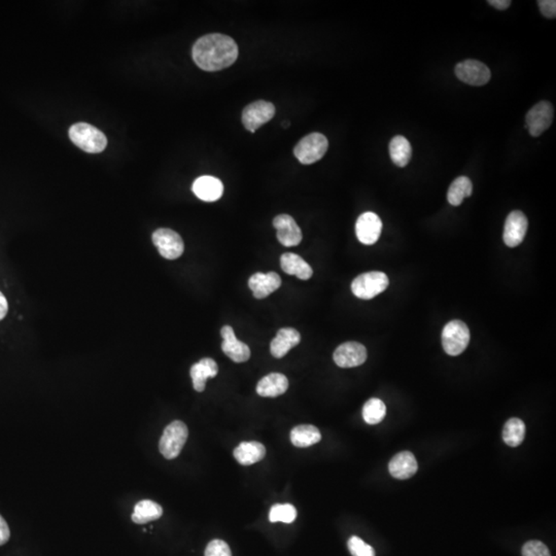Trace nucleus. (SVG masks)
Here are the masks:
<instances>
[{"instance_id":"obj_22","label":"nucleus","mask_w":556,"mask_h":556,"mask_svg":"<svg viewBox=\"0 0 556 556\" xmlns=\"http://www.w3.org/2000/svg\"><path fill=\"white\" fill-rule=\"evenodd\" d=\"M289 388L287 376L280 373H271L260 380L257 386L259 396L276 397L285 394Z\"/></svg>"},{"instance_id":"obj_14","label":"nucleus","mask_w":556,"mask_h":556,"mask_svg":"<svg viewBox=\"0 0 556 556\" xmlns=\"http://www.w3.org/2000/svg\"><path fill=\"white\" fill-rule=\"evenodd\" d=\"M528 222L523 213L514 210L507 217L504 228L505 244L509 247H517L523 241L528 231Z\"/></svg>"},{"instance_id":"obj_35","label":"nucleus","mask_w":556,"mask_h":556,"mask_svg":"<svg viewBox=\"0 0 556 556\" xmlns=\"http://www.w3.org/2000/svg\"><path fill=\"white\" fill-rule=\"evenodd\" d=\"M10 530L4 518L0 515V546L10 540Z\"/></svg>"},{"instance_id":"obj_2","label":"nucleus","mask_w":556,"mask_h":556,"mask_svg":"<svg viewBox=\"0 0 556 556\" xmlns=\"http://www.w3.org/2000/svg\"><path fill=\"white\" fill-rule=\"evenodd\" d=\"M69 138L82 151L98 154L105 151L107 138L96 127L87 123H78L69 128Z\"/></svg>"},{"instance_id":"obj_31","label":"nucleus","mask_w":556,"mask_h":556,"mask_svg":"<svg viewBox=\"0 0 556 556\" xmlns=\"http://www.w3.org/2000/svg\"><path fill=\"white\" fill-rule=\"evenodd\" d=\"M348 546L352 556H375L373 547L366 544L359 537L352 536L348 540Z\"/></svg>"},{"instance_id":"obj_12","label":"nucleus","mask_w":556,"mask_h":556,"mask_svg":"<svg viewBox=\"0 0 556 556\" xmlns=\"http://www.w3.org/2000/svg\"><path fill=\"white\" fill-rule=\"evenodd\" d=\"M382 230V222L376 213L368 211L359 215L356 224V233L359 242L372 245L377 242Z\"/></svg>"},{"instance_id":"obj_32","label":"nucleus","mask_w":556,"mask_h":556,"mask_svg":"<svg viewBox=\"0 0 556 556\" xmlns=\"http://www.w3.org/2000/svg\"><path fill=\"white\" fill-rule=\"evenodd\" d=\"M522 556H551L546 545L540 541H530L522 547Z\"/></svg>"},{"instance_id":"obj_24","label":"nucleus","mask_w":556,"mask_h":556,"mask_svg":"<svg viewBox=\"0 0 556 556\" xmlns=\"http://www.w3.org/2000/svg\"><path fill=\"white\" fill-rule=\"evenodd\" d=\"M321 440L319 429L310 424L295 427L291 432V441L296 447H310Z\"/></svg>"},{"instance_id":"obj_23","label":"nucleus","mask_w":556,"mask_h":556,"mask_svg":"<svg viewBox=\"0 0 556 556\" xmlns=\"http://www.w3.org/2000/svg\"><path fill=\"white\" fill-rule=\"evenodd\" d=\"M266 448L259 442H242L234 450V458L242 466H251L263 460Z\"/></svg>"},{"instance_id":"obj_8","label":"nucleus","mask_w":556,"mask_h":556,"mask_svg":"<svg viewBox=\"0 0 556 556\" xmlns=\"http://www.w3.org/2000/svg\"><path fill=\"white\" fill-rule=\"evenodd\" d=\"M555 117L553 105L548 101H540L526 114V124L528 132L534 137L540 136L551 126Z\"/></svg>"},{"instance_id":"obj_11","label":"nucleus","mask_w":556,"mask_h":556,"mask_svg":"<svg viewBox=\"0 0 556 556\" xmlns=\"http://www.w3.org/2000/svg\"><path fill=\"white\" fill-rule=\"evenodd\" d=\"M333 358L340 368L358 367L367 359V350L359 342H346L336 348Z\"/></svg>"},{"instance_id":"obj_33","label":"nucleus","mask_w":556,"mask_h":556,"mask_svg":"<svg viewBox=\"0 0 556 556\" xmlns=\"http://www.w3.org/2000/svg\"><path fill=\"white\" fill-rule=\"evenodd\" d=\"M205 556H232L231 549L227 543L222 540H213L205 549Z\"/></svg>"},{"instance_id":"obj_13","label":"nucleus","mask_w":556,"mask_h":556,"mask_svg":"<svg viewBox=\"0 0 556 556\" xmlns=\"http://www.w3.org/2000/svg\"><path fill=\"white\" fill-rule=\"evenodd\" d=\"M273 227L278 231L276 237L283 246H297L303 239L301 229L291 215H279L276 217Z\"/></svg>"},{"instance_id":"obj_5","label":"nucleus","mask_w":556,"mask_h":556,"mask_svg":"<svg viewBox=\"0 0 556 556\" xmlns=\"http://www.w3.org/2000/svg\"><path fill=\"white\" fill-rule=\"evenodd\" d=\"M329 141L321 133H312L301 139L294 149V155L300 163L314 164L321 160L327 153Z\"/></svg>"},{"instance_id":"obj_25","label":"nucleus","mask_w":556,"mask_h":556,"mask_svg":"<svg viewBox=\"0 0 556 556\" xmlns=\"http://www.w3.org/2000/svg\"><path fill=\"white\" fill-rule=\"evenodd\" d=\"M162 515L163 509L159 504L151 500H143L135 505L132 520L137 524H145L159 519Z\"/></svg>"},{"instance_id":"obj_37","label":"nucleus","mask_w":556,"mask_h":556,"mask_svg":"<svg viewBox=\"0 0 556 556\" xmlns=\"http://www.w3.org/2000/svg\"><path fill=\"white\" fill-rule=\"evenodd\" d=\"M8 312V303L6 296L0 292V321L6 318Z\"/></svg>"},{"instance_id":"obj_15","label":"nucleus","mask_w":556,"mask_h":556,"mask_svg":"<svg viewBox=\"0 0 556 556\" xmlns=\"http://www.w3.org/2000/svg\"><path fill=\"white\" fill-rule=\"evenodd\" d=\"M223 337L222 350L226 356L229 357L235 363H244L251 358V350L246 344L239 341L234 333L233 328L225 325L221 330Z\"/></svg>"},{"instance_id":"obj_18","label":"nucleus","mask_w":556,"mask_h":556,"mask_svg":"<svg viewBox=\"0 0 556 556\" xmlns=\"http://www.w3.org/2000/svg\"><path fill=\"white\" fill-rule=\"evenodd\" d=\"M192 190L200 200L215 202L223 196L224 186L217 177L204 175L194 181Z\"/></svg>"},{"instance_id":"obj_28","label":"nucleus","mask_w":556,"mask_h":556,"mask_svg":"<svg viewBox=\"0 0 556 556\" xmlns=\"http://www.w3.org/2000/svg\"><path fill=\"white\" fill-rule=\"evenodd\" d=\"M526 436V424L519 418H511L505 424L503 439L507 445L517 447L522 443Z\"/></svg>"},{"instance_id":"obj_26","label":"nucleus","mask_w":556,"mask_h":556,"mask_svg":"<svg viewBox=\"0 0 556 556\" xmlns=\"http://www.w3.org/2000/svg\"><path fill=\"white\" fill-rule=\"evenodd\" d=\"M390 155L393 163L397 167L407 166L412 156L409 141L401 135H397L390 143Z\"/></svg>"},{"instance_id":"obj_27","label":"nucleus","mask_w":556,"mask_h":556,"mask_svg":"<svg viewBox=\"0 0 556 556\" xmlns=\"http://www.w3.org/2000/svg\"><path fill=\"white\" fill-rule=\"evenodd\" d=\"M473 185L470 179L467 177H460L454 179V183L450 185L447 193V200L454 206H458L462 204L465 198L470 197L472 195Z\"/></svg>"},{"instance_id":"obj_21","label":"nucleus","mask_w":556,"mask_h":556,"mask_svg":"<svg viewBox=\"0 0 556 556\" xmlns=\"http://www.w3.org/2000/svg\"><path fill=\"white\" fill-rule=\"evenodd\" d=\"M280 266L283 272L289 276H297L302 280H308L314 274L312 266L296 253H283L280 257Z\"/></svg>"},{"instance_id":"obj_9","label":"nucleus","mask_w":556,"mask_h":556,"mask_svg":"<svg viewBox=\"0 0 556 556\" xmlns=\"http://www.w3.org/2000/svg\"><path fill=\"white\" fill-rule=\"evenodd\" d=\"M276 115V107L268 101L259 100L247 105L242 111L243 126L255 133L260 127L269 122Z\"/></svg>"},{"instance_id":"obj_34","label":"nucleus","mask_w":556,"mask_h":556,"mask_svg":"<svg viewBox=\"0 0 556 556\" xmlns=\"http://www.w3.org/2000/svg\"><path fill=\"white\" fill-rule=\"evenodd\" d=\"M538 4L543 16L549 19L555 18L556 1L555 0H539Z\"/></svg>"},{"instance_id":"obj_29","label":"nucleus","mask_w":556,"mask_h":556,"mask_svg":"<svg viewBox=\"0 0 556 556\" xmlns=\"http://www.w3.org/2000/svg\"><path fill=\"white\" fill-rule=\"evenodd\" d=\"M361 414H363L364 420L367 424H377L386 418V407L382 400L373 397L366 402Z\"/></svg>"},{"instance_id":"obj_7","label":"nucleus","mask_w":556,"mask_h":556,"mask_svg":"<svg viewBox=\"0 0 556 556\" xmlns=\"http://www.w3.org/2000/svg\"><path fill=\"white\" fill-rule=\"evenodd\" d=\"M154 244L164 259L177 260L185 251V243L179 233L167 228H160L153 233Z\"/></svg>"},{"instance_id":"obj_16","label":"nucleus","mask_w":556,"mask_h":556,"mask_svg":"<svg viewBox=\"0 0 556 556\" xmlns=\"http://www.w3.org/2000/svg\"><path fill=\"white\" fill-rule=\"evenodd\" d=\"M280 285V276L276 272H258L251 276L249 280V289L253 292V297L257 299H265L270 294L278 289Z\"/></svg>"},{"instance_id":"obj_4","label":"nucleus","mask_w":556,"mask_h":556,"mask_svg":"<svg viewBox=\"0 0 556 556\" xmlns=\"http://www.w3.org/2000/svg\"><path fill=\"white\" fill-rule=\"evenodd\" d=\"M187 426L181 420H175L166 427L160 439L159 449L167 460L177 458L187 442Z\"/></svg>"},{"instance_id":"obj_17","label":"nucleus","mask_w":556,"mask_h":556,"mask_svg":"<svg viewBox=\"0 0 556 556\" xmlns=\"http://www.w3.org/2000/svg\"><path fill=\"white\" fill-rule=\"evenodd\" d=\"M301 341V335L294 328H283L270 343V352L276 359H281Z\"/></svg>"},{"instance_id":"obj_36","label":"nucleus","mask_w":556,"mask_h":556,"mask_svg":"<svg viewBox=\"0 0 556 556\" xmlns=\"http://www.w3.org/2000/svg\"><path fill=\"white\" fill-rule=\"evenodd\" d=\"M488 4L494 6L496 10H505L510 6V0H488Z\"/></svg>"},{"instance_id":"obj_1","label":"nucleus","mask_w":556,"mask_h":556,"mask_svg":"<svg viewBox=\"0 0 556 556\" xmlns=\"http://www.w3.org/2000/svg\"><path fill=\"white\" fill-rule=\"evenodd\" d=\"M194 62L205 71H219L231 66L238 58L235 40L221 33L204 35L192 50Z\"/></svg>"},{"instance_id":"obj_38","label":"nucleus","mask_w":556,"mask_h":556,"mask_svg":"<svg viewBox=\"0 0 556 556\" xmlns=\"http://www.w3.org/2000/svg\"><path fill=\"white\" fill-rule=\"evenodd\" d=\"M283 126L285 127V128H287V127L289 126V122H283Z\"/></svg>"},{"instance_id":"obj_20","label":"nucleus","mask_w":556,"mask_h":556,"mask_svg":"<svg viewBox=\"0 0 556 556\" xmlns=\"http://www.w3.org/2000/svg\"><path fill=\"white\" fill-rule=\"evenodd\" d=\"M217 373H219V366L215 363V359L205 358L200 359L198 363L194 364L190 371L194 390L198 393L203 392L206 386V380L208 378L215 377Z\"/></svg>"},{"instance_id":"obj_3","label":"nucleus","mask_w":556,"mask_h":556,"mask_svg":"<svg viewBox=\"0 0 556 556\" xmlns=\"http://www.w3.org/2000/svg\"><path fill=\"white\" fill-rule=\"evenodd\" d=\"M470 343V331L464 321H449L442 331V346L446 354L458 356L463 354Z\"/></svg>"},{"instance_id":"obj_10","label":"nucleus","mask_w":556,"mask_h":556,"mask_svg":"<svg viewBox=\"0 0 556 556\" xmlns=\"http://www.w3.org/2000/svg\"><path fill=\"white\" fill-rule=\"evenodd\" d=\"M454 73L458 80L475 87L487 84L492 78L490 69L477 60H465L458 63Z\"/></svg>"},{"instance_id":"obj_6","label":"nucleus","mask_w":556,"mask_h":556,"mask_svg":"<svg viewBox=\"0 0 556 556\" xmlns=\"http://www.w3.org/2000/svg\"><path fill=\"white\" fill-rule=\"evenodd\" d=\"M388 276L384 272H367L355 278L352 283V291L359 299H373L388 289Z\"/></svg>"},{"instance_id":"obj_30","label":"nucleus","mask_w":556,"mask_h":556,"mask_svg":"<svg viewBox=\"0 0 556 556\" xmlns=\"http://www.w3.org/2000/svg\"><path fill=\"white\" fill-rule=\"evenodd\" d=\"M297 517V510L291 504H276L270 509V522H285L292 523Z\"/></svg>"},{"instance_id":"obj_19","label":"nucleus","mask_w":556,"mask_h":556,"mask_svg":"<svg viewBox=\"0 0 556 556\" xmlns=\"http://www.w3.org/2000/svg\"><path fill=\"white\" fill-rule=\"evenodd\" d=\"M418 469L415 456L409 451H402L396 454L388 465L391 475L401 480L413 476Z\"/></svg>"}]
</instances>
